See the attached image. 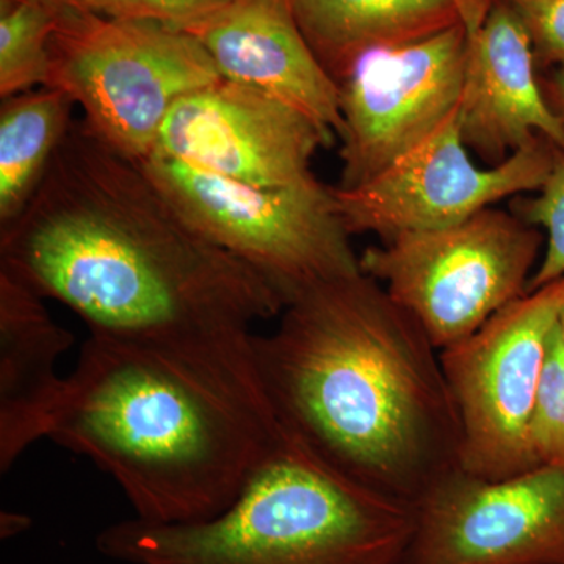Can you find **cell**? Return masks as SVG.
<instances>
[{
  "mask_svg": "<svg viewBox=\"0 0 564 564\" xmlns=\"http://www.w3.org/2000/svg\"><path fill=\"white\" fill-rule=\"evenodd\" d=\"M541 90L564 135V69L540 73ZM564 151V150H563Z\"/></svg>",
  "mask_w": 564,
  "mask_h": 564,
  "instance_id": "obj_23",
  "label": "cell"
},
{
  "mask_svg": "<svg viewBox=\"0 0 564 564\" xmlns=\"http://www.w3.org/2000/svg\"><path fill=\"white\" fill-rule=\"evenodd\" d=\"M140 163L196 232L261 274L284 304L323 282L362 272L333 187L317 176L262 188L158 152Z\"/></svg>",
  "mask_w": 564,
  "mask_h": 564,
  "instance_id": "obj_5",
  "label": "cell"
},
{
  "mask_svg": "<svg viewBox=\"0 0 564 564\" xmlns=\"http://www.w3.org/2000/svg\"><path fill=\"white\" fill-rule=\"evenodd\" d=\"M44 299L0 270V470L9 473L31 445L44 440L65 377L57 362L73 345Z\"/></svg>",
  "mask_w": 564,
  "mask_h": 564,
  "instance_id": "obj_15",
  "label": "cell"
},
{
  "mask_svg": "<svg viewBox=\"0 0 564 564\" xmlns=\"http://www.w3.org/2000/svg\"><path fill=\"white\" fill-rule=\"evenodd\" d=\"M544 243V232L514 212L488 207L448 228L370 245L359 265L441 351L529 293Z\"/></svg>",
  "mask_w": 564,
  "mask_h": 564,
  "instance_id": "obj_7",
  "label": "cell"
},
{
  "mask_svg": "<svg viewBox=\"0 0 564 564\" xmlns=\"http://www.w3.org/2000/svg\"><path fill=\"white\" fill-rule=\"evenodd\" d=\"M564 278L527 293L463 343L441 350L462 422V469L502 480L540 466L530 429Z\"/></svg>",
  "mask_w": 564,
  "mask_h": 564,
  "instance_id": "obj_8",
  "label": "cell"
},
{
  "mask_svg": "<svg viewBox=\"0 0 564 564\" xmlns=\"http://www.w3.org/2000/svg\"><path fill=\"white\" fill-rule=\"evenodd\" d=\"M76 104L65 91L40 87L0 106V229L28 209L74 126Z\"/></svg>",
  "mask_w": 564,
  "mask_h": 564,
  "instance_id": "obj_17",
  "label": "cell"
},
{
  "mask_svg": "<svg viewBox=\"0 0 564 564\" xmlns=\"http://www.w3.org/2000/svg\"><path fill=\"white\" fill-rule=\"evenodd\" d=\"M466 22L429 39L367 52L337 82L343 191L361 187L458 109Z\"/></svg>",
  "mask_w": 564,
  "mask_h": 564,
  "instance_id": "obj_10",
  "label": "cell"
},
{
  "mask_svg": "<svg viewBox=\"0 0 564 564\" xmlns=\"http://www.w3.org/2000/svg\"><path fill=\"white\" fill-rule=\"evenodd\" d=\"M464 22L458 128L467 150L488 166L507 161L540 137L563 151V131L541 90L529 33L510 3L474 0Z\"/></svg>",
  "mask_w": 564,
  "mask_h": 564,
  "instance_id": "obj_13",
  "label": "cell"
},
{
  "mask_svg": "<svg viewBox=\"0 0 564 564\" xmlns=\"http://www.w3.org/2000/svg\"><path fill=\"white\" fill-rule=\"evenodd\" d=\"M530 441L540 466H564V344L558 322L552 333L538 389Z\"/></svg>",
  "mask_w": 564,
  "mask_h": 564,
  "instance_id": "obj_20",
  "label": "cell"
},
{
  "mask_svg": "<svg viewBox=\"0 0 564 564\" xmlns=\"http://www.w3.org/2000/svg\"><path fill=\"white\" fill-rule=\"evenodd\" d=\"M554 144L536 139L499 165H475L458 128V109L413 150L361 187H333L351 236L381 242L448 228L507 198L540 192L554 165Z\"/></svg>",
  "mask_w": 564,
  "mask_h": 564,
  "instance_id": "obj_9",
  "label": "cell"
},
{
  "mask_svg": "<svg viewBox=\"0 0 564 564\" xmlns=\"http://www.w3.org/2000/svg\"><path fill=\"white\" fill-rule=\"evenodd\" d=\"M513 212L544 232L545 248L529 293L564 278V151L555 147L551 174L536 196L514 198Z\"/></svg>",
  "mask_w": 564,
  "mask_h": 564,
  "instance_id": "obj_19",
  "label": "cell"
},
{
  "mask_svg": "<svg viewBox=\"0 0 564 564\" xmlns=\"http://www.w3.org/2000/svg\"><path fill=\"white\" fill-rule=\"evenodd\" d=\"M33 2L50 10L58 22L76 20L90 11L85 7L84 0H33Z\"/></svg>",
  "mask_w": 564,
  "mask_h": 564,
  "instance_id": "obj_24",
  "label": "cell"
},
{
  "mask_svg": "<svg viewBox=\"0 0 564 564\" xmlns=\"http://www.w3.org/2000/svg\"><path fill=\"white\" fill-rule=\"evenodd\" d=\"M57 22L33 0H0V98L47 84Z\"/></svg>",
  "mask_w": 564,
  "mask_h": 564,
  "instance_id": "obj_18",
  "label": "cell"
},
{
  "mask_svg": "<svg viewBox=\"0 0 564 564\" xmlns=\"http://www.w3.org/2000/svg\"><path fill=\"white\" fill-rule=\"evenodd\" d=\"M414 508L402 564H564V466L502 480L459 467Z\"/></svg>",
  "mask_w": 564,
  "mask_h": 564,
  "instance_id": "obj_11",
  "label": "cell"
},
{
  "mask_svg": "<svg viewBox=\"0 0 564 564\" xmlns=\"http://www.w3.org/2000/svg\"><path fill=\"white\" fill-rule=\"evenodd\" d=\"M282 436L267 408L181 359L93 334L44 430L109 474L135 518L155 524L223 513Z\"/></svg>",
  "mask_w": 564,
  "mask_h": 564,
  "instance_id": "obj_3",
  "label": "cell"
},
{
  "mask_svg": "<svg viewBox=\"0 0 564 564\" xmlns=\"http://www.w3.org/2000/svg\"><path fill=\"white\" fill-rule=\"evenodd\" d=\"M182 31L199 41L223 79L291 104L340 140L336 82L304 39L292 0H229Z\"/></svg>",
  "mask_w": 564,
  "mask_h": 564,
  "instance_id": "obj_14",
  "label": "cell"
},
{
  "mask_svg": "<svg viewBox=\"0 0 564 564\" xmlns=\"http://www.w3.org/2000/svg\"><path fill=\"white\" fill-rule=\"evenodd\" d=\"M473 0H292L304 39L334 82L367 52L429 39L464 22Z\"/></svg>",
  "mask_w": 564,
  "mask_h": 564,
  "instance_id": "obj_16",
  "label": "cell"
},
{
  "mask_svg": "<svg viewBox=\"0 0 564 564\" xmlns=\"http://www.w3.org/2000/svg\"><path fill=\"white\" fill-rule=\"evenodd\" d=\"M336 140L291 104L221 79L174 104L152 152L225 180L276 188L315 176L314 155Z\"/></svg>",
  "mask_w": 564,
  "mask_h": 564,
  "instance_id": "obj_12",
  "label": "cell"
},
{
  "mask_svg": "<svg viewBox=\"0 0 564 564\" xmlns=\"http://www.w3.org/2000/svg\"><path fill=\"white\" fill-rule=\"evenodd\" d=\"M527 33L538 70L564 69V0H507Z\"/></svg>",
  "mask_w": 564,
  "mask_h": 564,
  "instance_id": "obj_22",
  "label": "cell"
},
{
  "mask_svg": "<svg viewBox=\"0 0 564 564\" xmlns=\"http://www.w3.org/2000/svg\"><path fill=\"white\" fill-rule=\"evenodd\" d=\"M252 347L281 432L336 473L415 507L462 467L441 351L369 274L303 292Z\"/></svg>",
  "mask_w": 564,
  "mask_h": 564,
  "instance_id": "obj_2",
  "label": "cell"
},
{
  "mask_svg": "<svg viewBox=\"0 0 564 564\" xmlns=\"http://www.w3.org/2000/svg\"><path fill=\"white\" fill-rule=\"evenodd\" d=\"M414 529L413 505L344 477L284 433L223 513L128 519L96 547L126 564H402Z\"/></svg>",
  "mask_w": 564,
  "mask_h": 564,
  "instance_id": "obj_4",
  "label": "cell"
},
{
  "mask_svg": "<svg viewBox=\"0 0 564 564\" xmlns=\"http://www.w3.org/2000/svg\"><path fill=\"white\" fill-rule=\"evenodd\" d=\"M558 333L564 344V306L562 307V313H560L558 317Z\"/></svg>",
  "mask_w": 564,
  "mask_h": 564,
  "instance_id": "obj_25",
  "label": "cell"
},
{
  "mask_svg": "<svg viewBox=\"0 0 564 564\" xmlns=\"http://www.w3.org/2000/svg\"><path fill=\"white\" fill-rule=\"evenodd\" d=\"M223 77L187 32L88 11L57 22L47 84L84 111L85 131L111 151L143 162L174 104Z\"/></svg>",
  "mask_w": 564,
  "mask_h": 564,
  "instance_id": "obj_6",
  "label": "cell"
},
{
  "mask_svg": "<svg viewBox=\"0 0 564 564\" xmlns=\"http://www.w3.org/2000/svg\"><path fill=\"white\" fill-rule=\"evenodd\" d=\"M0 270L65 304L93 336L165 352L270 408L252 326L280 317L284 300L80 121L28 209L0 229Z\"/></svg>",
  "mask_w": 564,
  "mask_h": 564,
  "instance_id": "obj_1",
  "label": "cell"
},
{
  "mask_svg": "<svg viewBox=\"0 0 564 564\" xmlns=\"http://www.w3.org/2000/svg\"><path fill=\"white\" fill-rule=\"evenodd\" d=\"M229 0H84L91 13L111 20L151 21L169 28H187Z\"/></svg>",
  "mask_w": 564,
  "mask_h": 564,
  "instance_id": "obj_21",
  "label": "cell"
}]
</instances>
